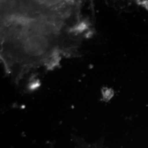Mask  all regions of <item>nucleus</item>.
Listing matches in <instances>:
<instances>
[{"instance_id": "f257e3e1", "label": "nucleus", "mask_w": 148, "mask_h": 148, "mask_svg": "<svg viewBox=\"0 0 148 148\" xmlns=\"http://www.w3.org/2000/svg\"><path fill=\"white\" fill-rule=\"evenodd\" d=\"M75 15L60 1H12L1 10V57L11 72L54 60ZM72 20V19H71ZM46 64V63H45Z\"/></svg>"}]
</instances>
